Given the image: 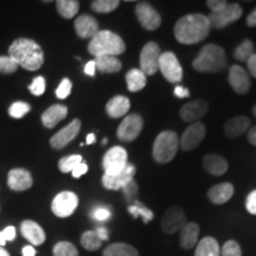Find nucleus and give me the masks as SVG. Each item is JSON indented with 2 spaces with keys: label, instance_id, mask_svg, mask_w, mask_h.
Instances as JSON below:
<instances>
[{
  "label": "nucleus",
  "instance_id": "31",
  "mask_svg": "<svg viewBox=\"0 0 256 256\" xmlns=\"http://www.w3.org/2000/svg\"><path fill=\"white\" fill-rule=\"evenodd\" d=\"M104 256H139V252L127 243H113L104 249Z\"/></svg>",
  "mask_w": 256,
  "mask_h": 256
},
{
  "label": "nucleus",
  "instance_id": "34",
  "mask_svg": "<svg viewBox=\"0 0 256 256\" xmlns=\"http://www.w3.org/2000/svg\"><path fill=\"white\" fill-rule=\"evenodd\" d=\"M128 212L132 215L134 218H138V217H142L144 220V223L147 224L148 222H151V220H153V217H154V215H153V212L151 210L147 208L145 204L140 203L139 200H136V203L132 204V206H128Z\"/></svg>",
  "mask_w": 256,
  "mask_h": 256
},
{
  "label": "nucleus",
  "instance_id": "47",
  "mask_svg": "<svg viewBox=\"0 0 256 256\" xmlns=\"http://www.w3.org/2000/svg\"><path fill=\"white\" fill-rule=\"evenodd\" d=\"M92 216H94V218L98 220H106L110 217V211L104 206L96 208L94 212H92Z\"/></svg>",
  "mask_w": 256,
  "mask_h": 256
},
{
  "label": "nucleus",
  "instance_id": "27",
  "mask_svg": "<svg viewBox=\"0 0 256 256\" xmlns=\"http://www.w3.org/2000/svg\"><path fill=\"white\" fill-rule=\"evenodd\" d=\"M204 168L212 176H222L228 171V162L217 154H206L203 158Z\"/></svg>",
  "mask_w": 256,
  "mask_h": 256
},
{
  "label": "nucleus",
  "instance_id": "55",
  "mask_svg": "<svg viewBox=\"0 0 256 256\" xmlns=\"http://www.w3.org/2000/svg\"><path fill=\"white\" fill-rule=\"evenodd\" d=\"M247 139H248V142L252 144V145L256 146V126L249 128Z\"/></svg>",
  "mask_w": 256,
  "mask_h": 256
},
{
  "label": "nucleus",
  "instance_id": "16",
  "mask_svg": "<svg viewBox=\"0 0 256 256\" xmlns=\"http://www.w3.org/2000/svg\"><path fill=\"white\" fill-rule=\"evenodd\" d=\"M209 110V104L203 98H197V100L188 102L180 108L179 115L184 122L194 124L202 119Z\"/></svg>",
  "mask_w": 256,
  "mask_h": 256
},
{
  "label": "nucleus",
  "instance_id": "59",
  "mask_svg": "<svg viewBox=\"0 0 256 256\" xmlns=\"http://www.w3.org/2000/svg\"><path fill=\"white\" fill-rule=\"evenodd\" d=\"M0 256H10V254H8V252L5 250L4 248H2V247H0Z\"/></svg>",
  "mask_w": 256,
  "mask_h": 256
},
{
  "label": "nucleus",
  "instance_id": "52",
  "mask_svg": "<svg viewBox=\"0 0 256 256\" xmlns=\"http://www.w3.org/2000/svg\"><path fill=\"white\" fill-rule=\"evenodd\" d=\"M95 70H96L95 60H89L84 66V72L89 76H95Z\"/></svg>",
  "mask_w": 256,
  "mask_h": 256
},
{
  "label": "nucleus",
  "instance_id": "60",
  "mask_svg": "<svg viewBox=\"0 0 256 256\" xmlns=\"http://www.w3.org/2000/svg\"><path fill=\"white\" fill-rule=\"evenodd\" d=\"M252 114H254V116L256 118V104H255L254 107H252Z\"/></svg>",
  "mask_w": 256,
  "mask_h": 256
},
{
  "label": "nucleus",
  "instance_id": "54",
  "mask_svg": "<svg viewBox=\"0 0 256 256\" xmlns=\"http://www.w3.org/2000/svg\"><path fill=\"white\" fill-rule=\"evenodd\" d=\"M95 232L98 234V236L100 238L102 242L106 241V240H108V238H110V236H108V230L106 229L104 226H98V228L95 230Z\"/></svg>",
  "mask_w": 256,
  "mask_h": 256
},
{
  "label": "nucleus",
  "instance_id": "38",
  "mask_svg": "<svg viewBox=\"0 0 256 256\" xmlns=\"http://www.w3.org/2000/svg\"><path fill=\"white\" fill-rule=\"evenodd\" d=\"M54 256H78V252L72 243L62 241L54 247Z\"/></svg>",
  "mask_w": 256,
  "mask_h": 256
},
{
  "label": "nucleus",
  "instance_id": "25",
  "mask_svg": "<svg viewBox=\"0 0 256 256\" xmlns=\"http://www.w3.org/2000/svg\"><path fill=\"white\" fill-rule=\"evenodd\" d=\"M234 194V186L230 183H220L212 186L208 191V198L214 204L220 206V204L226 203Z\"/></svg>",
  "mask_w": 256,
  "mask_h": 256
},
{
  "label": "nucleus",
  "instance_id": "10",
  "mask_svg": "<svg viewBox=\"0 0 256 256\" xmlns=\"http://www.w3.org/2000/svg\"><path fill=\"white\" fill-rule=\"evenodd\" d=\"M142 128L144 119L139 114L126 115L118 128V138L124 142H132L140 136Z\"/></svg>",
  "mask_w": 256,
  "mask_h": 256
},
{
  "label": "nucleus",
  "instance_id": "5",
  "mask_svg": "<svg viewBox=\"0 0 256 256\" xmlns=\"http://www.w3.org/2000/svg\"><path fill=\"white\" fill-rule=\"evenodd\" d=\"M179 148V136L174 130H164L156 138L153 144V158L159 164L170 162L177 154Z\"/></svg>",
  "mask_w": 256,
  "mask_h": 256
},
{
  "label": "nucleus",
  "instance_id": "17",
  "mask_svg": "<svg viewBox=\"0 0 256 256\" xmlns=\"http://www.w3.org/2000/svg\"><path fill=\"white\" fill-rule=\"evenodd\" d=\"M228 80L230 87L232 88V90L236 94L244 95L250 89L252 82L248 72L244 68H242L241 66H238V64H235V66L230 68Z\"/></svg>",
  "mask_w": 256,
  "mask_h": 256
},
{
  "label": "nucleus",
  "instance_id": "1",
  "mask_svg": "<svg viewBox=\"0 0 256 256\" xmlns=\"http://www.w3.org/2000/svg\"><path fill=\"white\" fill-rule=\"evenodd\" d=\"M210 23L206 16L188 14L182 17L174 25V37L180 44L192 46L204 40L210 34Z\"/></svg>",
  "mask_w": 256,
  "mask_h": 256
},
{
  "label": "nucleus",
  "instance_id": "26",
  "mask_svg": "<svg viewBox=\"0 0 256 256\" xmlns=\"http://www.w3.org/2000/svg\"><path fill=\"white\" fill-rule=\"evenodd\" d=\"M198 235H200V226L197 223L191 222L186 223L184 228L180 230L179 235V244L183 249H192L196 246L198 241Z\"/></svg>",
  "mask_w": 256,
  "mask_h": 256
},
{
  "label": "nucleus",
  "instance_id": "44",
  "mask_svg": "<svg viewBox=\"0 0 256 256\" xmlns=\"http://www.w3.org/2000/svg\"><path fill=\"white\" fill-rule=\"evenodd\" d=\"M28 90L36 96L43 95L44 92H46V80H44V78H42V76H38L31 83V86L28 87Z\"/></svg>",
  "mask_w": 256,
  "mask_h": 256
},
{
  "label": "nucleus",
  "instance_id": "35",
  "mask_svg": "<svg viewBox=\"0 0 256 256\" xmlns=\"http://www.w3.org/2000/svg\"><path fill=\"white\" fill-rule=\"evenodd\" d=\"M81 244L87 250L94 252L101 248L102 241L95 232H86L81 238Z\"/></svg>",
  "mask_w": 256,
  "mask_h": 256
},
{
  "label": "nucleus",
  "instance_id": "57",
  "mask_svg": "<svg viewBox=\"0 0 256 256\" xmlns=\"http://www.w3.org/2000/svg\"><path fill=\"white\" fill-rule=\"evenodd\" d=\"M86 142H87L88 145H92V144H94L95 142V134H92V133L88 134L87 140H86Z\"/></svg>",
  "mask_w": 256,
  "mask_h": 256
},
{
  "label": "nucleus",
  "instance_id": "30",
  "mask_svg": "<svg viewBox=\"0 0 256 256\" xmlns=\"http://www.w3.org/2000/svg\"><path fill=\"white\" fill-rule=\"evenodd\" d=\"M194 256H220V249L218 242L214 238H204L198 242Z\"/></svg>",
  "mask_w": 256,
  "mask_h": 256
},
{
  "label": "nucleus",
  "instance_id": "12",
  "mask_svg": "<svg viewBox=\"0 0 256 256\" xmlns=\"http://www.w3.org/2000/svg\"><path fill=\"white\" fill-rule=\"evenodd\" d=\"M206 134V128L204 124L198 122L191 124L186 130H184L183 136L179 139V145H180L183 151L190 152L196 150L204 140Z\"/></svg>",
  "mask_w": 256,
  "mask_h": 256
},
{
  "label": "nucleus",
  "instance_id": "20",
  "mask_svg": "<svg viewBox=\"0 0 256 256\" xmlns=\"http://www.w3.org/2000/svg\"><path fill=\"white\" fill-rule=\"evenodd\" d=\"M75 31L78 37L87 40V38H92L98 34V23L94 17L89 14H82L78 16L75 20Z\"/></svg>",
  "mask_w": 256,
  "mask_h": 256
},
{
  "label": "nucleus",
  "instance_id": "4",
  "mask_svg": "<svg viewBox=\"0 0 256 256\" xmlns=\"http://www.w3.org/2000/svg\"><path fill=\"white\" fill-rule=\"evenodd\" d=\"M88 51L92 56H119L126 51V44L118 34L110 30L98 31L88 44Z\"/></svg>",
  "mask_w": 256,
  "mask_h": 256
},
{
  "label": "nucleus",
  "instance_id": "14",
  "mask_svg": "<svg viewBox=\"0 0 256 256\" xmlns=\"http://www.w3.org/2000/svg\"><path fill=\"white\" fill-rule=\"evenodd\" d=\"M186 224V216L183 209L179 206H171L166 210L160 222V228L166 234H174L180 232Z\"/></svg>",
  "mask_w": 256,
  "mask_h": 256
},
{
  "label": "nucleus",
  "instance_id": "33",
  "mask_svg": "<svg viewBox=\"0 0 256 256\" xmlns=\"http://www.w3.org/2000/svg\"><path fill=\"white\" fill-rule=\"evenodd\" d=\"M254 54H255L254 43H252V40H243L238 48H236L235 51H234V57H235V60H240V62H247V60L252 57V55H254Z\"/></svg>",
  "mask_w": 256,
  "mask_h": 256
},
{
  "label": "nucleus",
  "instance_id": "45",
  "mask_svg": "<svg viewBox=\"0 0 256 256\" xmlns=\"http://www.w3.org/2000/svg\"><path fill=\"white\" fill-rule=\"evenodd\" d=\"M246 208H247L249 214L256 215V190L252 191L248 194L247 200H246Z\"/></svg>",
  "mask_w": 256,
  "mask_h": 256
},
{
  "label": "nucleus",
  "instance_id": "46",
  "mask_svg": "<svg viewBox=\"0 0 256 256\" xmlns=\"http://www.w3.org/2000/svg\"><path fill=\"white\" fill-rule=\"evenodd\" d=\"M226 4H228V2H226V0H208L206 2L208 8L211 10V12H212V14L220 12V10H223L224 8H226Z\"/></svg>",
  "mask_w": 256,
  "mask_h": 256
},
{
  "label": "nucleus",
  "instance_id": "21",
  "mask_svg": "<svg viewBox=\"0 0 256 256\" xmlns=\"http://www.w3.org/2000/svg\"><path fill=\"white\" fill-rule=\"evenodd\" d=\"M130 102L128 98L122 95H118L112 98L108 104H106V113L112 119H119V118L126 116V114L130 112Z\"/></svg>",
  "mask_w": 256,
  "mask_h": 256
},
{
  "label": "nucleus",
  "instance_id": "39",
  "mask_svg": "<svg viewBox=\"0 0 256 256\" xmlns=\"http://www.w3.org/2000/svg\"><path fill=\"white\" fill-rule=\"evenodd\" d=\"M30 110H31L30 104H26V102L18 101V102H14V104L10 107L8 114L11 115L12 118H14V119H20V118H23L24 115H26L28 112H30Z\"/></svg>",
  "mask_w": 256,
  "mask_h": 256
},
{
  "label": "nucleus",
  "instance_id": "6",
  "mask_svg": "<svg viewBox=\"0 0 256 256\" xmlns=\"http://www.w3.org/2000/svg\"><path fill=\"white\" fill-rule=\"evenodd\" d=\"M128 165V153L124 147L114 146L106 152L102 160L104 174H116L124 171Z\"/></svg>",
  "mask_w": 256,
  "mask_h": 256
},
{
  "label": "nucleus",
  "instance_id": "42",
  "mask_svg": "<svg viewBox=\"0 0 256 256\" xmlns=\"http://www.w3.org/2000/svg\"><path fill=\"white\" fill-rule=\"evenodd\" d=\"M18 69V66L8 56H0V72L14 74Z\"/></svg>",
  "mask_w": 256,
  "mask_h": 256
},
{
  "label": "nucleus",
  "instance_id": "8",
  "mask_svg": "<svg viewBox=\"0 0 256 256\" xmlns=\"http://www.w3.org/2000/svg\"><path fill=\"white\" fill-rule=\"evenodd\" d=\"M242 14L243 10L238 2H230V4L228 2L226 8L220 10V12H216V14L211 12L206 17L209 19L211 28H224L228 26L229 24L234 23V22L238 20L242 17Z\"/></svg>",
  "mask_w": 256,
  "mask_h": 256
},
{
  "label": "nucleus",
  "instance_id": "36",
  "mask_svg": "<svg viewBox=\"0 0 256 256\" xmlns=\"http://www.w3.org/2000/svg\"><path fill=\"white\" fill-rule=\"evenodd\" d=\"M119 0H95L92 2L90 8L98 14H110L119 8Z\"/></svg>",
  "mask_w": 256,
  "mask_h": 256
},
{
  "label": "nucleus",
  "instance_id": "49",
  "mask_svg": "<svg viewBox=\"0 0 256 256\" xmlns=\"http://www.w3.org/2000/svg\"><path fill=\"white\" fill-rule=\"evenodd\" d=\"M247 66L249 70L248 74H250L252 78H256V52L247 60Z\"/></svg>",
  "mask_w": 256,
  "mask_h": 256
},
{
  "label": "nucleus",
  "instance_id": "23",
  "mask_svg": "<svg viewBox=\"0 0 256 256\" xmlns=\"http://www.w3.org/2000/svg\"><path fill=\"white\" fill-rule=\"evenodd\" d=\"M249 127H250V119L244 115H238L226 121L224 124V133L228 138H238L249 130Z\"/></svg>",
  "mask_w": 256,
  "mask_h": 256
},
{
  "label": "nucleus",
  "instance_id": "56",
  "mask_svg": "<svg viewBox=\"0 0 256 256\" xmlns=\"http://www.w3.org/2000/svg\"><path fill=\"white\" fill-rule=\"evenodd\" d=\"M23 256H36V250H34V248L32 247V246H26V247L23 248Z\"/></svg>",
  "mask_w": 256,
  "mask_h": 256
},
{
  "label": "nucleus",
  "instance_id": "51",
  "mask_svg": "<svg viewBox=\"0 0 256 256\" xmlns=\"http://www.w3.org/2000/svg\"><path fill=\"white\" fill-rule=\"evenodd\" d=\"M2 234H4L6 241H12V240L16 238V228L14 226H8V228L2 230Z\"/></svg>",
  "mask_w": 256,
  "mask_h": 256
},
{
  "label": "nucleus",
  "instance_id": "9",
  "mask_svg": "<svg viewBox=\"0 0 256 256\" xmlns=\"http://www.w3.org/2000/svg\"><path fill=\"white\" fill-rule=\"evenodd\" d=\"M162 50L156 42H148L140 52V70L147 76L154 75L159 69Z\"/></svg>",
  "mask_w": 256,
  "mask_h": 256
},
{
  "label": "nucleus",
  "instance_id": "53",
  "mask_svg": "<svg viewBox=\"0 0 256 256\" xmlns=\"http://www.w3.org/2000/svg\"><path fill=\"white\" fill-rule=\"evenodd\" d=\"M246 23H247L249 28H256V8L250 12V14L246 19Z\"/></svg>",
  "mask_w": 256,
  "mask_h": 256
},
{
  "label": "nucleus",
  "instance_id": "58",
  "mask_svg": "<svg viewBox=\"0 0 256 256\" xmlns=\"http://www.w3.org/2000/svg\"><path fill=\"white\" fill-rule=\"evenodd\" d=\"M5 243H6V240L4 238V234H2V232H0V247L5 246Z\"/></svg>",
  "mask_w": 256,
  "mask_h": 256
},
{
  "label": "nucleus",
  "instance_id": "13",
  "mask_svg": "<svg viewBox=\"0 0 256 256\" xmlns=\"http://www.w3.org/2000/svg\"><path fill=\"white\" fill-rule=\"evenodd\" d=\"M136 14L139 23L146 30H156L162 25V17L159 12L148 2H138L136 6Z\"/></svg>",
  "mask_w": 256,
  "mask_h": 256
},
{
  "label": "nucleus",
  "instance_id": "43",
  "mask_svg": "<svg viewBox=\"0 0 256 256\" xmlns=\"http://www.w3.org/2000/svg\"><path fill=\"white\" fill-rule=\"evenodd\" d=\"M72 82H70V80L68 78L62 80L60 84L56 89V96L58 98H60V100L66 98L70 95V92H72Z\"/></svg>",
  "mask_w": 256,
  "mask_h": 256
},
{
  "label": "nucleus",
  "instance_id": "41",
  "mask_svg": "<svg viewBox=\"0 0 256 256\" xmlns=\"http://www.w3.org/2000/svg\"><path fill=\"white\" fill-rule=\"evenodd\" d=\"M222 256H242V250L236 241H226L222 247Z\"/></svg>",
  "mask_w": 256,
  "mask_h": 256
},
{
  "label": "nucleus",
  "instance_id": "48",
  "mask_svg": "<svg viewBox=\"0 0 256 256\" xmlns=\"http://www.w3.org/2000/svg\"><path fill=\"white\" fill-rule=\"evenodd\" d=\"M87 171H88V165L84 164V162H81V164H78L75 168L72 170V174L74 178H80L81 176L84 174Z\"/></svg>",
  "mask_w": 256,
  "mask_h": 256
},
{
  "label": "nucleus",
  "instance_id": "22",
  "mask_svg": "<svg viewBox=\"0 0 256 256\" xmlns=\"http://www.w3.org/2000/svg\"><path fill=\"white\" fill-rule=\"evenodd\" d=\"M22 235L34 246H40L46 241V232L40 224L34 220H24L20 226Z\"/></svg>",
  "mask_w": 256,
  "mask_h": 256
},
{
  "label": "nucleus",
  "instance_id": "37",
  "mask_svg": "<svg viewBox=\"0 0 256 256\" xmlns=\"http://www.w3.org/2000/svg\"><path fill=\"white\" fill-rule=\"evenodd\" d=\"M81 162L82 156L80 154L63 156V158L58 162V168L60 172H63V174H68V172H72V170L78 164H81Z\"/></svg>",
  "mask_w": 256,
  "mask_h": 256
},
{
  "label": "nucleus",
  "instance_id": "32",
  "mask_svg": "<svg viewBox=\"0 0 256 256\" xmlns=\"http://www.w3.org/2000/svg\"><path fill=\"white\" fill-rule=\"evenodd\" d=\"M57 11L66 19H72L78 14L80 10V2L75 0H58L56 2Z\"/></svg>",
  "mask_w": 256,
  "mask_h": 256
},
{
  "label": "nucleus",
  "instance_id": "3",
  "mask_svg": "<svg viewBox=\"0 0 256 256\" xmlns=\"http://www.w3.org/2000/svg\"><path fill=\"white\" fill-rule=\"evenodd\" d=\"M226 55L223 48L216 44H206L192 60V66L198 72L215 74L226 66Z\"/></svg>",
  "mask_w": 256,
  "mask_h": 256
},
{
  "label": "nucleus",
  "instance_id": "40",
  "mask_svg": "<svg viewBox=\"0 0 256 256\" xmlns=\"http://www.w3.org/2000/svg\"><path fill=\"white\" fill-rule=\"evenodd\" d=\"M124 191V198H126L127 203L130 204V206H132V204L136 203L138 200V194H139V186H138V183L136 180L130 182V183H128L126 186L122 188Z\"/></svg>",
  "mask_w": 256,
  "mask_h": 256
},
{
  "label": "nucleus",
  "instance_id": "50",
  "mask_svg": "<svg viewBox=\"0 0 256 256\" xmlns=\"http://www.w3.org/2000/svg\"><path fill=\"white\" fill-rule=\"evenodd\" d=\"M174 95L179 98H188V96H190V92H188V88L183 87V86H177V87L174 88Z\"/></svg>",
  "mask_w": 256,
  "mask_h": 256
},
{
  "label": "nucleus",
  "instance_id": "19",
  "mask_svg": "<svg viewBox=\"0 0 256 256\" xmlns=\"http://www.w3.org/2000/svg\"><path fill=\"white\" fill-rule=\"evenodd\" d=\"M8 188L14 191H25L32 186L30 172L24 168H14L8 176Z\"/></svg>",
  "mask_w": 256,
  "mask_h": 256
},
{
  "label": "nucleus",
  "instance_id": "24",
  "mask_svg": "<svg viewBox=\"0 0 256 256\" xmlns=\"http://www.w3.org/2000/svg\"><path fill=\"white\" fill-rule=\"evenodd\" d=\"M68 115V108L63 104H54L42 114V122L44 127L54 128L60 121L66 119Z\"/></svg>",
  "mask_w": 256,
  "mask_h": 256
},
{
  "label": "nucleus",
  "instance_id": "2",
  "mask_svg": "<svg viewBox=\"0 0 256 256\" xmlns=\"http://www.w3.org/2000/svg\"><path fill=\"white\" fill-rule=\"evenodd\" d=\"M8 57L17 66L34 72L44 63V52L42 48L34 40L28 38H18L8 48Z\"/></svg>",
  "mask_w": 256,
  "mask_h": 256
},
{
  "label": "nucleus",
  "instance_id": "18",
  "mask_svg": "<svg viewBox=\"0 0 256 256\" xmlns=\"http://www.w3.org/2000/svg\"><path fill=\"white\" fill-rule=\"evenodd\" d=\"M81 130V121L78 119H74L68 126L58 130L55 136L50 139V145L56 150H60L66 147L69 142H72L76 136H78Z\"/></svg>",
  "mask_w": 256,
  "mask_h": 256
},
{
  "label": "nucleus",
  "instance_id": "15",
  "mask_svg": "<svg viewBox=\"0 0 256 256\" xmlns=\"http://www.w3.org/2000/svg\"><path fill=\"white\" fill-rule=\"evenodd\" d=\"M136 174V168L133 164H128L124 171L116 174H104L102 184L108 190H122L128 183L133 180Z\"/></svg>",
  "mask_w": 256,
  "mask_h": 256
},
{
  "label": "nucleus",
  "instance_id": "7",
  "mask_svg": "<svg viewBox=\"0 0 256 256\" xmlns=\"http://www.w3.org/2000/svg\"><path fill=\"white\" fill-rule=\"evenodd\" d=\"M158 70L170 83H178L183 80V68L179 63L177 56L171 51L162 52Z\"/></svg>",
  "mask_w": 256,
  "mask_h": 256
},
{
  "label": "nucleus",
  "instance_id": "11",
  "mask_svg": "<svg viewBox=\"0 0 256 256\" xmlns=\"http://www.w3.org/2000/svg\"><path fill=\"white\" fill-rule=\"evenodd\" d=\"M78 206V197L72 191H63L54 198L51 210L57 217L66 218L72 216Z\"/></svg>",
  "mask_w": 256,
  "mask_h": 256
},
{
  "label": "nucleus",
  "instance_id": "29",
  "mask_svg": "<svg viewBox=\"0 0 256 256\" xmlns=\"http://www.w3.org/2000/svg\"><path fill=\"white\" fill-rule=\"evenodd\" d=\"M96 68L104 74H114L119 72L122 68L121 60L115 56H98L95 58Z\"/></svg>",
  "mask_w": 256,
  "mask_h": 256
},
{
  "label": "nucleus",
  "instance_id": "28",
  "mask_svg": "<svg viewBox=\"0 0 256 256\" xmlns=\"http://www.w3.org/2000/svg\"><path fill=\"white\" fill-rule=\"evenodd\" d=\"M127 83L128 90L132 92H138L142 90L147 84L146 75L140 69H130L124 76Z\"/></svg>",
  "mask_w": 256,
  "mask_h": 256
}]
</instances>
